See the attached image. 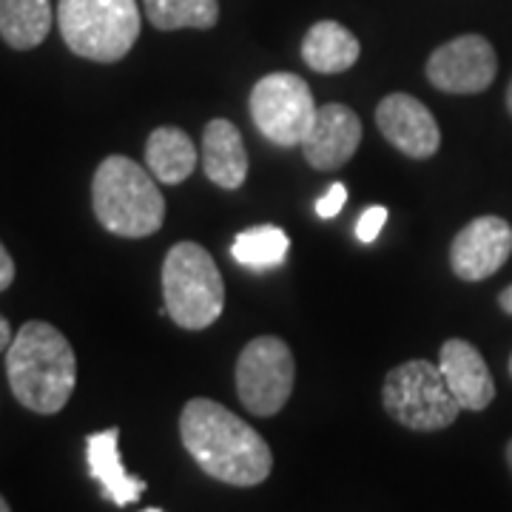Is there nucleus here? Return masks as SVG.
Listing matches in <instances>:
<instances>
[{"mask_svg":"<svg viewBox=\"0 0 512 512\" xmlns=\"http://www.w3.org/2000/svg\"><path fill=\"white\" fill-rule=\"evenodd\" d=\"M180 439L202 473L231 487H256L271 476L268 441L214 399H191L180 413Z\"/></svg>","mask_w":512,"mask_h":512,"instance_id":"obj_1","label":"nucleus"},{"mask_svg":"<svg viewBox=\"0 0 512 512\" xmlns=\"http://www.w3.org/2000/svg\"><path fill=\"white\" fill-rule=\"evenodd\" d=\"M6 379L26 410L57 416L77 384V356L72 342L49 322L32 319L6 348Z\"/></svg>","mask_w":512,"mask_h":512,"instance_id":"obj_2","label":"nucleus"},{"mask_svg":"<svg viewBox=\"0 0 512 512\" xmlns=\"http://www.w3.org/2000/svg\"><path fill=\"white\" fill-rule=\"evenodd\" d=\"M92 205L97 222L114 237H151L165 222V200L157 177L126 154H111L97 165Z\"/></svg>","mask_w":512,"mask_h":512,"instance_id":"obj_3","label":"nucleus"},{"mask_svg":"<svg viewBox=\"0 0 512 512\" xmlns=\"http://www.w3.org/2000/svg\"><path fill=\"white\" fill-rule=\"evenodd\" d=\"M165 313L185 330L211 328L225 308V282L200 242H177L163 262Z\"/></svg>","mask_w":512,"mask_h":512,"instance_id":"obj_4","label":"nucleus"},{"mask_svg":"<svg viewBox=\"0 0 512 512\" xmlns=\"http://www.w3.org/2000/svg\"><path fill=\"white\" fill-rule=\"evenodd\" d=\"M57 26L77 57L117 63L140 37V9L137 0H60Z\"/></svg>","mask_w":512,"mask_h":512,"instance_id":"obj_5","label":"nucleus"},{"mask_svg":"<svg viewBox=\"0 0 512 512\" xmlns=\"http://www.w3.org/2000/svg\"><path fill=\"white\" fill-rule=\"evenodd\" d=\"M384 410L416 433H436L450 427L461 413L439 365L410 359L387 373L382 387Z\"/></svg>","mask_w":512,"mask_h":512,"instance_id":"obj_6","label":"nucleus"},{"mask_svg":"<svg viewBox=\"0 0 512 512\" xmlns=\"http://www.w3.org/2000/svg\"><path fill=\"white\" fill-rule=\"evenodd\" d=\"M316 103L311 86L291 72L265 74L251 92V117L265 140L276 146H302L313 123Z\"/></svg>","mask_w":512,"mask_h":512,"instance_id":"obj_7","label":"nucleus"},{"mask_svg":"<svg viewBox=\"0 0 512 512\" xmlns=\"http://www.w3.org/2000/svg\"><path fill=\"white\" fill-rule=\"evenodd\" d=\"M296 365L279 336H256L237 359V396L254 416H276L293 393Z\"/></svg>","mask_w":512,"mask_h":512,"instance_id":"obj_8","label":"nucleus"},{"mask_svg":"<svg viewBox=\"0 0 512 512\" xmlns=\"http://www.w3.org/2000/svg\"><path fill=\"white\" fill-rule=\"evenodd\" d=\"M498 74L493 43L481 35L447 40L427 60V80L447 94H478L490 89Z\"/></svg>","mask_w":512,"mask_h":512,"instance_id":"obj_9","label":"nucleus"},{"mask_svg":"<svg viewBox=\"0 0 512 512\" xmlns=\"http://www.w3.org/2000/svg\"><path fill=\"white\" fill-rule=\"evenodd\" d=\"M512 254V228L501 217H476L450 245V268L464 282H481L498 274Z\"/></svg>","mask_w":512,"mask_h":512,"instance_id":"obj_10","label":"nucleus"},{"mask_svg":"<svg viewBox=\"0 0 512 512\" xmlns=\"http://www.w3.org/2000/svg\"><path fill=\"white\" fill-rule=\"evenodd\" d=\"M376 126L384 140L410 160H430L441 148V128L433 111L413 94H387L376 109Z\"/></svg>","mask_w":512,"mask_h":512,"instance_id":"obj_11","label":"nucleus"},{"mask_svg":"<svg viewBox=\"0 0 512 512\" xmlns=\"http://www.w3.org/2000/svg\"><path fill=\"white\" fill-rule=\"evenodd\" d=\"M362 143L359 114L342 103H328L316 109L313 123L302 140V154L316 171H336L353 160Z\"/></svg>","mask_w":512,"mask_h":512,"instance_id":"obj_12","label":"nucleus"},{"mask_svg":"<svg viewBox=\"0 0 512 512\" xmlns=\"http://www.w3.org/2000/svg\"><path fill=\"white\" fill-rule=\"evenodd\" d=\"M439 367L461 410H487L495 399V382L484 356L464 339H447L441 345Z\"/></svg>","mask_w":512,"mask_h":512,"instance_id":"obj_13","label":"nucleus"},{"mask_svg":"<svg viewBox=\"0 0 512 512\" xmlns=\"http://www.w3.org/2000/svg\"><path fill=\"white\" fill-rule=\"evenodd\" d=\"M86 461L89 473L100 484L103 498H109L117 507H131L146 493V481L131 476L120 461V430L109 427L103 433H92L86 439Z\"/></svg>","mask_w":512,"mask_h":512,"instance_id":"obj_14","label":"nucleus"},{"mask_svg":"<svg viewBox=\"0 0 512 512\" xmlns=\"http://www.w3.org/2000/svg\"><path fill=\"white\" fill-rule=\"evenodd\" d=\"M202 171L214 185L237 191L248 177V151L231 120H211L202 131Z\"/></svg>","mask_w":512,"mask_h":512,"instance_id":"obj_15","label":"nucleus"},{"mask_svg":"<svg viewBox=\"0 0 512 512\" xmlns=\"http://www.w3.org/2000/svg\"><path fill=\"white\" fill-rule=\"evenodd\" d=\"M359 55V37L336 20H319L302 37V60L319 74L348 72L356 66Z\"/></svg>","mask_w":512,"mask_h":512,"instance_id":"obj_16","label":"nucleus"},{"mask_svg":"<svg viewBox=\"0 0 512 512\" xmlns=\"http://www.w3.org/2000/svg\"><path fill=\"white\" fill-rule=\"evenodd\" d=\"M197 146L183 128L160 126L146 140V168L157 177V183L180 185L197 171Z\"/></svg>","mask_w":512,"mask_h":512,"instance_id":"obj_17","label":"nucleus"},{"mask_svg":"<svg viewBox=\"0 0 512 512\" xmlns=\"http://www.w3.org/2000/svg\"><path fill=\"white\" fill-rule=\"evenodd\" d=\"M52 0H0V37L15 52H32L52 32Z\"/></svg>","mask_w":512,"mask_h":512,"instance_id":"obj_18","label":"nucleus"},{"mask_svg":"<svg viewBox=\"0 0 512 512\" xmlns=\"http://www.w3.org/2000/svg\"><path fill=\"white\" fill-rule=\"evenodd\" d=\"M288 251H291V239L279 225H256L237 234L231 242V256L242 268H251V271L279 268Z\"/></svg>","mask_w":512,"mask_h":512,"instance_id":"obj_19","label":"nucleus"},{"mask_svg":"<svg viewBox=\"0 0 512 512\" xmlns=\"http://www.w3.org/2000/svg\"><path fill=\"white\" fill-rule=\"evenodd\" d=\"M146 18L160 32L177 29H214L220 20L217 0H143Z\"/></svg>","mask_w":512,"mask_h":512,"instance_id":"obj_20","label":"nucleus"},{"mask_svg":"<svg viewBox=\"0 0 512 512\" xmlns=\"http://www.w3.org/2000/svg\"><path fill=\"white\" fill-rule=\"evenodd\" d=\"M384 222H387V208L384 205H370L365 214L356 222V237L359 242H373L382 234Z\"/></svg>","mask_w":512,"mask_h":512,"instance_id":"obj_21","label":"nucleus"},{"mask_svg":"<svg viewBox=\"0 0 512 512\" xmlns=\"http://www.w3.org/2000/svg\"><path fill=\"white\" fill-rule=\"evenodd\" d=\"M345 202H348V188H345V183H333L328 188V194L316 202V214L322 220H333V217H339V211L345 208Z\"/></svg>","mask_w":512,"mask_h":512,"instance_id":"obj_22","label":"nucleus"},{"mask_svg":"<svg viewBox=\"0 0 512 512\" xmlns=\"http://www.w3.org/2000/svg\"><path fill=\"white\" fill-rule=\"evenodd\" d=\"M12 282H15V259L6 251V245L0 242V293L12 288Z\"/></svg>","mask_w":512,"mask_h":512,"instance_id":"obj_23","label":"nucleus"},{"mask_svg":"<svg viewBox=\"0 0 512 512\" xmlns=\"http://www.w3.org/2000/svg\"><path fill=\"white\" fill-rule=\"evenodd\" d=\"M12 339H15V336H12V325H9V319L0 313V353H6V348L12 345Z\"/></svg>","mask_w":512,"mask_h":512,"instance_id":"obj_24","label":"nucleus"},{"mask_svg":"<svg viewBox=\"0 0 512 512\" xmlns=\"http://www.w3.org/2000/svg\"><path fill=\"white\" fill-rule=\"evenodd\" d=\"M498 305L504 308V313H510V316H512V285H510V288H504V291H501V296H498Z\"/></svg>","mask_w":512,"mask_h":512,"instance_id":"obj_25","label":"nucleus"},{"mask_svg":"<svg viewBox=\"0 0 512 512\" xmlns=\"http://www.w3.org/2000/svg\"><path fill=\"white\" fill-rule=\"evenodd\" d=\"M9 510H12V507H9V501H6V498L0 495V512H9Z\"/></svg>","mask_w":512,"mask_h":512,"instance_id":"obj_26","label":"nucleus"},{"mask_svg":"<svg viewBox=\"0 0 512 512\" xmlns=\"http://www.w3.org/2000/svg\"><path fill=\"white\" fill-rule=\"evenodd\" d=\"M507 109H510L512 114V80H510V89H507Z\"/></svg>","mask_w":512,"mask_h":512,"instance_id":"obj_27","label":"nucleus"},{"mask_svg":"<svg viewBox=\"0 0 512 512\" xmlns=\"http://www.w3.org/2000/svg\"><path fill=\"white\" fill-rule=\"evenodd\" d=\"M507 464H510V470H512V441L507 444Z\"/></svg>","mask_w":512,"mask_h":512,"instance_id":"obj_28","label":"nucleus"},{"mask_svg":"<svg viewBox=\"0 0 512 512\" xmlns=\"http://www.w3.org/2000/svg\"><path fill=\"white\" fill-rule=\"evenodd\" d=\"M510 376H512V356H510Z\"/></svg>","mask_w":512,"mask_h":512,"instance_id":"obj_29","label":"nucleus"}]
</instances>
